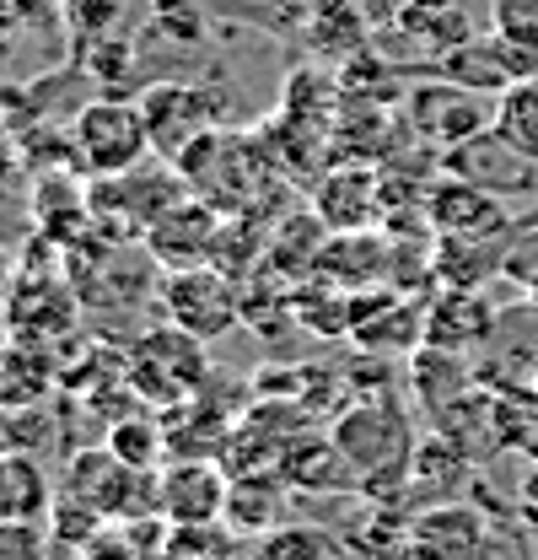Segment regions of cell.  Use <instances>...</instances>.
I'll use <instances>...</instances> for the list:
<instances>
[{"mask_svg":"<svg viewBox=\"0 0 538 560\" xmlns=\"http://www.w3.org/2000/svg\"><path fill=\"white\" fill-rule=\"evenodd\" d=\"M70 151L92 178H114V173L140 167L145 151H151V130H145L140 103H125V97L86 103L70 125Z\"/></svg>","mask_w":538,"mask_h":560,"instance_id":"3957f363","label":"cell"},{"mask_svg":"<svg viewBox=\"0 0 538 560\" xmlns=\"http://www.w3.org/2000/svg\"><path fill=\"white\" fill-rule=\"evenodd\" d=\"M490 130H495L501 140H512L523 156H534L538 162V75L517 81V86H506V92L495 97Z\"/></svg>","mask_w":538,"mask_h":560,"instance_id":"ffe728a7","label":"cell"},{"mask_svg":"<svg viewBox=\"0 0 538 560\" xmlns=\"http://www.w3.org/2000/svg\"><path fill=\"white\" fill-rule=\"evenodd\" d=\"M523 291H528V307H534V318H538V270L523 280Z\"/></svg>","mask_w":538,"mask_h":560,"instance_id":"f1b7e54d","label":"cell"},{"mask_svg":"<svg viewBox=\"0 0 538 560\" xmlns=\"http://www.w3.org/2000/svg\"><path fill=\"white\" fill-rule=\"evenodd\" d=\"M215 232H221V215L184 195L178 206H167L151 226H145V248L156 265L167 270H189V265H210V248H215Z\"/></svg>","mask_w":538,"mask_h":560,"instance_id":"ba28073f","label":"cell"},{"mask_svg":"<svg viewBox=\"0 0 538 560\" xmlns=\"http://www.w3.org/2000/svg\"><path fill=\"white\" fill-rule=\"evenodd\" d=\"M534 156H523L512 140H501L495 130H479L469 136L464 145H453L447 151V173H458V178H469L479 189H490V195H528L538 178H534Z\"/></svg>","mask_w":538,"mask_h":560,"instance_id":"9c48e42d","label":"cell"},{"mask_svg":"<svg viewBox=\"0 0 538 560\" xmlns=\"http://www.w3.org/2000/svg\"><path fill=\"white\" fill-rule=\"evenodd\" d=\"M335 442L366 490H383L388 480L409 475L414 469V447H420L414 431H409V416L399 410V399H388V394L350 405L335 420Z\"/></svg>","mask_w":538,"mask_h":560,"instance_id":"6da1fadb","label":"cell"},{"mask_svg":"<svg viewBox=\"0 0 538 560\" xmlns=\"http://www.w3.org/2000/svg\"><path fill=\"white\" fill-rule=\"evenodd\" d=\"M399 27H404V38H414V44L431 49L436 60L469 38V22H464V11H458L453 0H404Z\"/></svg>","mask_w":538,"mask_h":560,"instance_id":"e0dca14e","label":"cell"},{"mask_svg":"<svg viewBox=\"0 0 538 560\" xmlns=\"http://www.w3.org/2000/svg\"><path fill=\"white\" fill-rule=\"evenodd\" d=\"M0 453H16V410L0 405Z\"/></svg>","mask_w":538,"mask_h":560,"instance_id":"4316f807","label":"cell"},{"mask_svg":"<svg viewBox=\"0 0 538 560\" xmlns=\"http://www.w3.org/2000/svg\"><path fill=\"white\" fill-rule=\"evenodd\" d=\"M350 340H361V350H414V340L425 346V307L388 291H350Z\"/></svg>","mask_w":538,"mask_h":560,"instance_id":"7c38bea8","label":"cell"},{"mask_svg":"<svg viewBox=\"0 0 538 560\" xmlns=\"http://www.w3.org/2000/svg\"><path fill=\"white\" fill-rule=\"evenodd\" d=\"M280 501H285L280 475H237L226 490V523L243 534H269L280 528Z\"/></svg>","mask_w":538,"mask_h":560,"instance_id":"ac0fdd59","label":"cell"},{"mask_svg":"<svg viewBox=\"0 0 538 560\" xmlns=\"http://www.w3.org/2000/svg\"><path fill=\"white\" fill-rule=\"evenodd\" d=\"M528 388H534V399H538V361H534V372H528Z\"/></svg>","mask_w":538,"mask_h":560,"instance_id":"f546056e","label":"cell"},{"mask_svg":"<svg viewBox=\"0 0 538 560\" xmlns=\"http://www.w3.org/2000/svg\"><path fill=\"white\" fill-rule=\"evenodd\" d=\"M114 11H119V0H70V22H75L81 33L108 27V22H114Z\"/></svg>","mask_w":538,"mask_h":560,"instance_id":"d4e9b609","label":"cell"},{"mask_svg":"<svg viewBox=\"0 0 538 560\" xmlns=\"http://www.w3.org/2000/svg\"><path fill=\"white\" fill-rule=\"evenodd\" d=\"M517 506H523V517L538 528V469L523 475V486H517Z\"/></svg>","mask_w":538,"mask_h":560,"instance_id":"484cf974","label":"cell"},{"mask_svg":"<svg viewBox=\"0 0 538 560\" xmlns=\"http://www.w3.org/2000/svg\"><path fill=\"white\" fill-rule=\"evenodd\" d=\"M49 388H55V372L38 355V346H0V405L5 410L38 405Z\"/></svg>","mask_w":538,"mask_h":560,"instance_id":"d6986e66","label":"cell"},{"mask_svg":"<svg viewBox=\"0 0 538 560\" xmlns=\"http://www.w3.org/2000/svg\"><path fill=\"white\" fill-rule=\"evenodd\" d=\"M383 210V178L372 167H335L324 173L318 195H313V215L329 226V232H361L372 215Z\"/></svg>","mask_w":538,"mask_h":560,"instance_id":"4fadbf2b","label":"cell"},{"mask_svg":"<svg viewBox=\"0 0 538 560\" xmlns=\"http://www.w3.org/2000/svg\"><path fill=\"white\" fill-rule=\"evenodd\" d=\"M280 480L291 490H307V495H344V490L361 486V475L350 469V458L339 453L335 436H291L285 453H280Z\"/></svg>","mask_w":538,"mask_h":560,"instance_id":"5bb4252c","label":"cell"},{"mask_svg":"<svg viewBox=\"0 0 538 560\" xmlns=\"http://www.w3.org/2000/svg\"><path fill=\"white\" fill-rule=\"evenodd\" d=\"M204 377H210L204 340L178 329V324H162V329L140 335L130 361H125V383L151 405H189L204 388Z\"/></svg>","mask_w":538,"mask_h":560,"instance_id":"7a4b0ae2","label":"cell"},{"mask_svg":"<svg viewBox=\"0 0 538 560\" xmlns=\"http://www.w3.org/2000/svg\"><path fill=\"white\" fill-rule=\"evenodd\" d=\"M226 490H232V480L215 469V458H173L167 475L151 486V506L162 512L167 528L221 523L226 517Z\"/></svg>","mask_w":538,"mask_h":560,"instance_id":"8992f818","label":"cell"},{"mask_svg":"<svg viewBox=\"0 0 538 560\" xmlns=\"http://www.w3.org/2000/svg\"><path fill=\"white\" fill-rule=\"evenodd\" d=\"M409 119H414L420 136L442 140L447 151L484 130V114L473 108V92L453 86V81H431V86H420V92L409 97Z\"/></svg>","mask_w":538,"mask_h":560,"instance_id":"9a60e30c","label":"cell"},{"mask_svg":"<svg viewBox=\"0 0 538 560\" xmlns=\"http://www.w3.org/2000/svg\"><path fill=\"white\" fill-rule=\"evenodd\" d=\"M11 285H16V276H11V259H5V248H0V302L11 296Z\"/></svg>","mask_w":538,"mask_h":560,"instance_id":"83f0119b","label":"cell"},{"mask_svg":"<svg viewBox=\"0 0 538 560\" xmlns=\"http://www.w3.org/2000/svg\"><path fill=\"white\" fill-rule=\"evenodd\" d=\"M140 114H145V130H151V151L178 162L200 136L215 130V114H221V97L210 86H178V81H156L145 97H140Z\"/></svg>","mask_w":538,"mask_h":560,"instance_id":"5b68a950","label":"cell"},{"mask_svg":"<svg viewBox=\"0 0 538 560\" xmlns=\"http://www.w3.org/2000/svg\"><path fill=\"white\" fill-rule=\"evenodd\" d=\"M425 215H431V226L442 237H495V232H512L506 200L490 195V189H479V184H469V178H458V173L442 178V184H431Z\"/></svg>","mask_w":538,"mask_h":560,"instance_id":"8fae6325","label":"cell"},{"mask_svg":"<svg viewBox=\"0 0 538 560\" xmlns=\"http://www.w3.org/2000/svg\"><path fill=\"white\" fill-rule=\"evenodd\" d=\"M162 560H243L237 528L226 534L221 523H178L162 539Z\"/></svg>","mask_w":538,"mask_h":560,"instance_id":"44dd1931","label":"cell"},{"mask_svg":"<svg viewBox=\"0 0 538 560\" xmlns=\"http://www.w3.org/2000/svg\"><path fill=\"white\" fill-rule=\"evenodd\" d=\"M490 33L538 60V0H490Z\"/></svg>","mask_w":538,"mask_h":560,"instance_id":"603a6c76","label":"cell"},{"mask_svg":"<svg viewBox=\"0 0 538 560\" xmlns=\"http://www.w3.org/2000/svg\"><path fill=\"white\" fill-rule=\"evenodd\" d=\"M140 480H145V469H130L108 442H103V447L70 453V464H66V495L86 501V506L103 512L108 523L134 517V506H140Z\"/></svg>","mask_w":538,"mask_h":560,"instance_id":"52a82bcc","label":"cell"},{"mask_svg":"<svg viewBox=\"0 0 538 560\" xmlns=\"http://www.w3.org/2000/svg\"><path fill=\"white\" fill-rule=\"evenodd\" d=\"M55 512V486L38 453H0V517L16 523H49Z\"/></svg>","mask_w":538,"mask_h":560,"instance_id":"2e32d148","label":"cell"},{"mask_svg":"<svg viewBox=\"0 0 538 560\" xmlns=\"http://www.w3.org/2000/svg\"><path fill=\"white\" fill-rule=\"evenodd\" d=\"M0 560H55V534H49V523L0 517Z\"/></svg>","mask_w":538,"mask_h":560,"instance_id":"cb8c5ba5","label":"cell"},{"mask_svg":"<svg viewBox=\"0 0 538 560\" xmlns=\"http://www.w3.org/2000/svg\"><path fill=\"white\" fill-rule=\"evenodd\" d=\"M162 307H167V324L200 335L204 346L221 340L237 318H243V280H232L215 265H189V270H173L162 280Z\"/></svg>","mask_w":538,"mask_h":560,"instance_id":"277c9868","label":"cell"},{"mask_svg":"<svg viewBox=\"0 0 538 560\" xmlns=\"http://www.w3.org/2000/svg\"><path fill=\"white\" fill-rule=\"evenodd\" d=\"M248 560H335V539L313 523H280L254 545Z\"/></svg>","mask_w":538,"mask_h":560,"instance_id":"7402d4cb","label":"cell"},{"mask_svg":"<svg viewBox=\"0 0 538 560\" xmlns=\"http://www.w3.org/2000/svg\"><path fill=\"white\" fill-rule=\"evenodd\" d=\"M495 307L473 291V285H442L431 302H425V346L453 350V355H469V350L490 346L495 340Z\"/></svg>","mask_w":538,"mask_h":560,"instance_id":"30bf717a","label":"cell"}]
</instances>
